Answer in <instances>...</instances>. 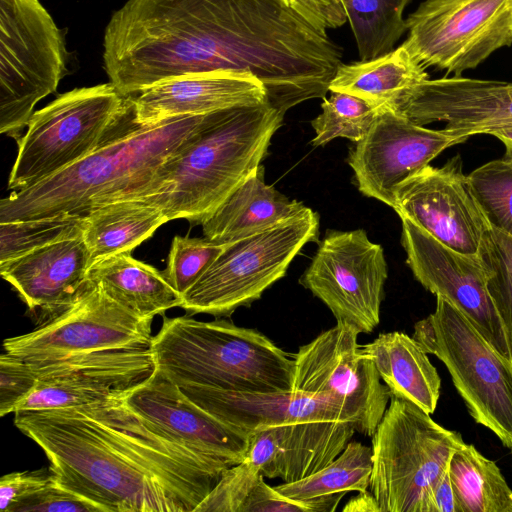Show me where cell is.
Returning <instances> with one entry per match:
<instances>
[{
  "label": "cell",
  "mask_w": 512,
  "mask_h": 512,
  "mask_svg": "<svg viewBox=\"0 0 512 512\" xmlns=\"http://www.w3.org/2000/svg\"><path fill=\"white\" fill-rule=\"evenodd\" d=\"M104 68L123 95L212 71L250 72L285 113L324 98L342 49L282 0H127L104 33Z\"/></svg>",
  "instance_id": "1"
},
{
  "label": "cell",
  "mask_w": 512,
  "mask_h": 512,
  "mask_svg": "<svg viewBox=\"0 0 512 512\" xmlns=\"http://www.w3.org/2000/svg\"><path fill=\"white\" fill-rule=\"evenodd\" d=\"M61 486L102 512H194L230 467L146 423L120 394L76 407L14 413Z\"/></svg>",
  "instance_id": "2"
},
{
  "label": "cell",
  "mask_w": 512,
  "mask_h": 512,
  "mask_svg": "<svg viewBox=\"0 0 512 512\" xmlns=\"http://www.w3.org/2000/svg\"><path fill=\"white\" fill-rule=\"evenodd\" d=\"M206 115L146 125L29 188L14 190L0 201V223L62 214L86 216L101 205L156 194L164 164Z\"/></svg>",
  "instance_id": "3"
},
{
  "label": "cell",
  "mask_w": 512,
  "mask_h": 512,
  "mask_svg": "<svg viewBox=\"0 0 512 512\" xmlns=\"http://www.w3.org/2000/svg\"><path fill=\"white\" fill-rule=\"evenodd\" d=\"M284 115L267 102L208 113L164 164L158 192L146 197L170 220L201 225L260 166Z\"/></svg>",
  "instance_id": "4"
},
{
  "label": "cell",
  "mask_w": 512,
  "mask_h": 512,
  "mask_svg": "<svg viewBox=\"0 0 512 512\" xmlns=\"http://www.w3.org/2000/svg\"><path fill=\"white\" fill-rule=\"evenodd\" d=\"M156 369L178 386L236 392L292 391L293 359L256 329L190 314L163 318L153 336Z\"/></svg>",
  "instance_id": "5"
},
{
  "label": "cell",
  "mask_w": 512,
  "mask_h": 512,
  "mask_svg": "<svg viewBox=\"0 0 512 512\" xmlns=\"http://www.w3.org/2000/svg\"><path fill=\"white\" fill-rule=\"evenodd\" d=\"M143 127L132 96L111 82L63 93L33 113L17 141L8 187L29 188Z\"/></svg>",
  "instance_id": "6"
},
{
  "label": "cell",
  "mask_w": 512,
  "mask_h": 512,
  "mask_svg": "<svg viewBox=\"0 0 512 512\" xmlns=\"http://www.w3.org/2000/svg\"><path fill=\"white\" fill-rule=\"evenodd\" d=\"M436 299L435 311L415 323L412 337L444 363L475 422L512 452V359L450 301Z\"/></svg>",
  "instance_id": "7"
},
{
  "label": "cell",
  "mask_w": 512,
  "mask_h": 512,
  "mask_svg": "<svg viewBox=\"0 0 512 512\" xmlns=\"http://www.w3.org/2000/svg\"><path fill=\"white\" fill-rule=\"evenodd\" d=\"M465 444L414 403L391 396L372 436L369 490L381 512H421L429 487Z\"/></svg>",
  "instance_id": "8"
},
{
  "label": "cell",
  "mask_w": 512,
  "mask_h": 512,
  "mask_svg": "<svg viewBox=\"0 0 512 512\" xmlns=\"http://www.w3.org/2000/svg\"><path fill=\"white\" fill-rule=\"evenodd\" d=\"M68 59L64 33L39 0H0V133L20 140Z\"/></svg>",
  "instance_id": "9"
},
{
  "label": "cell",
  "mask_w": 512,
  "mask_h": 512,
  "mask_svg": "<svg viewBox=\"0 0 512 512\" xmlns=\"http://www.w3.org/2000/svg\"><path fill=\"white\" fill-rule=\"evenodd\" d=\"M319 215L306 207L270 229L226 244L225 248L182 295L188 314L229 317L248 307L282 278L301 249L318 242Z\"/></svg>",
  "instance_id": "10"
},
{
  "label": "cell",
  "mask_w": 512,
  "mask_h": 512,
  "mask_svg": "<svg viewBox=\"0 0 512 512\" xmlns=\"http://www.w3.org/2000/svg\"><path fill=\"white\" fill-rule=\"evenodd\" d=\"M359 333L336 324L292 354V391L338 406L357 433L372 437L391 399Z\"/></svg>",
  "instance_id": "11"
},
{
  "label": "cell",
  "mask_w": 512,
  "mask_h": 512,
  "mask_svg": "<svg viewBox=\"0 0 512 512\" xmlns=\"http://www.w3.org/2000/svg\"><path fill=\"white\" fill-rule=\"evenodd\" d=\"M406 25L404 43L425 68L461 76L512 45V0H425Z\"/></svg>",
  "instance_id": "12"
},
{
  "label": "cell",
  "mask_w": 512,
  "mask_h": 512,
  "mask_svg": "<svg viewBox=\"0 0 512 512\" xmlns=\"http://www.w3.org/2000/svg\"><path fill=\"white\" fill-rule=\"evenodd\" d=\"M387 277L383 248L365 230H328L299 282L329 308L337 324L360 334L380 323Z\"/></svg>",
  "instance_id": "13"
},
{
  "label": "cell",
  "mask_w": 512,
  "mask_h": 512,
  "mask_svg": "<svg viewBox=\"0 0 512 512\" xmlns=\"http://www.w3.org/2000/svg\"><path fill=\"white\" fill-rule=\"evenodd\" d=\"M152 318H142L88 281L78 298L31 332L6 338L3 351L29 363L86 352L150 346Z\"/></svg>",
  "instance_id": "14"
},
{
  "label": "cell",
  "mask_w": 512,
  "mask_h": 512,
  "mask_svg": "<svg viewBox=\"0 0 512 512\" xmlns=\"http://www.w3.org/2000/svg\"><path fill=\"white\" fill-rule=\"evenodd\" d=\"M29 364L38 382L15 412L100 401L140 384L156 369L150 346L86 352Z\"/></svg>",
  "instance_id": "15"
},
{
  "label": "cell",
  "mask_w": 512,
  "mask_h": 512,
  "mask_svg": "<svg viewBox=\"0 0 512 512\" xmlns=\"http://www.w3.org/2000/svg\"><path fill=\"white\" fill-rule=\"evenodd\" d=\"M442 130L419 125L394 109L383 107L376 120L349 152L359 191L394 207V191L427 166L443 150L465 142Z\"/></svg>",
  "instance_id": "16"
},
{
  "label": "cell",
  "mask_w": 512,
  "mask_h": 512,
  "mask_svg": "<svg viewBox=\"0 0 512 512\" xmlns=\"http://www.w3.org/2000/svg\"><path fill=\"white\" fill-rule=\"evenodd\" d=\"M393 209L447 247L469 256H478L489 228L459 155L439 168L428 164L400 183Z\"/></svg>",
  "instance_id": "17"
},
{
  "label": "cell",
  "mask_w": 512,
  "mask_h": 512,
  "mask_svg": "<svg viewBox=\"0 0 512 512\" xmlns=\"http://www.w3.org/2000/svg\"><path fill=\"white\" fill-rule=\"evenodd\" d=\"M402 221L401 244L415 279L428 291L450 301L504 356L512 359L508 338L487 289L478 256L452 250L409 219Z\"/></svg>",
  "instance_id": "18"
},
{
  "label": "cell",
  "mask_w": 512,
  "mask_h": 512,
  "mask_svg": "<svg viewBox=\"0 0 512 512\" xmlns=\"http://www.w3.org/2000/svg\"><path fill=\"white\" fill-rule=\"evenodd\" d=\"M120 396L151 427L193 452L228 466L244 460L250 433L206 411L157 369Z\"/></svg>",
  "instance_id": "19"
},
{
  "label": "cell",
  "mask_w": 512,
  "mask_h": 512,
  "mask_svg": "<svg viewBox=\"0 0 512 512\" xmlns=\"http://www.w3.org/2000/svg\"><path fill=\"white\" fill-rule=\"evenodd\" d=\"M398 111L422 126L444 122L445 131L468 139L512 123V82L428 79L405 96Z\"/></svg>",
  "instance_id": "20"
},
{
  "label": "cell",
  "mask_w": 512,
  "mask_h": 512,
  "mask_svg": "<svg viewBox=\"0 0 512 512\" xmlns=\"http://www.w3.org/2000/svg\"><path fill=\"white\" fill-rule=\"evenodd\" d=\"M90 266L88 247L79 236L0 263V274L43 322L78 298L88 284Z\"/></svg>",
  "instance_id": "21"
},
{
  "label": "cell",
  "mask_w": 512,
  "mask_h": 512,
  "mask_svg": "<svg viewBox=\"0 0 512 512\" xmlns=\"http://www.w3.org/2000/svg\"><path fill=\"white\" fill-rule=\"evenodd\" d=\"M142 126L236 106L266 102L262 82L250 72L212 71L172 78L132 96Z\"/></svg>",
  "instance_id": "22"
},
{
  "label": "cell",
  "mask_w": 512,
  "mask_h": 512,
  "mask_svg": "<svg viewBox=\"0 0 512 512\" xmlns=\"http://www.w3.org/2000/svg\"><path fill=\"white\" fill-rule=\"evenodd\" d=\"M356 432L346 421H313L263 427L250 433L245 460L267 478L298 481L333 461Z\"/></svg>",
  "instance_id": "23"
},
{
  "label": "cell",
  "mask_w": 512,
  "mask_h": 512,
  "mask_svg": "<svg viewBox=\"0 0 512 512\" xmlns=\"http://www.w3.org/2000/svg\"><path fill=\"white\" fill-rule=\"evenodd\" d=\"M179 387L206 411L247 433L263 427L288 423L350 422L335 404L300 392L252 393L199 385Z\"/></svg>",
  "instance_id": "24"
},
{
  "label": "cell",
  "mask_w": 512,
  "mask_h": 512,
  "mask_svg": "<svg viewBox=\"0 0 512 512\" xmlns=\"http://www.w3.org/2000/svg\"><path fill=\"white\" fill-rule=\"evenodd\" d=\"M306 209L264 182L260 166L247 177L201 225L203 235L228 244L270 229Z\"/></svg>",
  "instance_id": "25"
},
{
  "label": "cell",
  "mask_w": 512,
  "mask_h": 512,
  "mask_svg": "<svg viewBox=\"0 0 512 512\" xmlns=\"http://www.w3.org/2000/svg\"><path fill=\"white\" fill-rule=\"evenodd\" d=\"M368 354L391 396L410 401L433 414L440 397L441 379L427 353L406 333H380L361 346Z\"/></svg>",
  "instance_id": "26"
},
{
  "label": "cell",
  "mask_w": 512,
  "mask_h": 512,
  "mask_svg": "<svg viewBox=\"0 0 512 512\" xmlns=\"http://www.w3.org/2000/svg\"><path fill=\"white\" fill-rule=\"evenodd\" d=\"M428 79L426 68L403 42L383 56L341 63L329 91L351 94L375 106L397 111L405 96Z\"/></svg>",
  "instance_id": "27"
},
{
  "label": "cell",
  "mask_w": 512,
  "mask_h": 512,
  "mask_svg": "<svg viewBox=\"0 0 512 512\" xmlns=\"http://www.w3.org/2000/svg\"><path fill=\"white\" fill-rule=\"evenodd\" d=\"M88 281L142 318L154 319L182 304V295L168 282L163 271L136 260L130 253H119L93 263Z\"/></svg>",
  "instance_id": "28"
},
{
  "label": "cell",
  "mask_w": 512,
  "mask_h": 512,
  "mask_svg": "<svg viewBox=\"0 0 512 512\" xmlns=\"http://www.w3.org/2000/svg\"><path fill=\"white\" fill-rule=\"evenodd\" d=\"M169 219L156 205L140 199L101 205L86 215L83 238L91 265L119 253H130Z\"/></svg>",
  "instance_id": "29"
},
{
  "label": "cell",
  "mask_w": 512,
  "mask_h": 512,
  "mask_svg": "<svg viewBox=\"0 0 512 512\" xmlns=\"http://www.w3.org/2000/svg\"><path fill=\"white\" fill-rule=\"evenodd\" d=\"M448 473L457 512H512V489L497 464L473 444L452 454Z\"/></svg>",
  "instance_id": "30"
},
{
  "label": "cell",
  "mask_w": 512,
  "mask_h": 512,
  "mask_svg": "<svg viewBox=\"0 0 512 512\" xmlns=\"http://www.w3.org/2000/svg\"><path fill=\"white\" fill-rule=\"evenodd\" d=\"M372 472V448L350 441L328 465L298 481L275 488L288 498L300 501L339 492L369 489Z\"/></svg>",
  "instance_id": "31"
},
{
  "label": "cell",
  "mask_w": 512,
  "mask_h": 512,
  "mask_svg": "<svg viewBox=\"0 0 512 512\" xmlns=\"http://www.w3.org/2000/svg\"><path fill=\"white\" fill-rule=\"evenodd\" d=\"M360 60L383 56L407 31L403 12L411 0H341Z\"/></svg>",
  "instance_id": "32"
},
{
  "label": "cell",
  "mask_w": 512,
  "mask_h": 512,
  "mask_svg": "<svg viewBox=\"0 0 512 512\" xmlns=\"http://www.w3.org/2000/svg\"><path fill=\"white\" fill-rule=\"evenodd\" d=\"M86 216L52 217L0 223V263L64 239L83 236Z\"/></svg>",
  "instance_id": "33"
},
{
  "label": "cell",
  "mask_w": 512,
  "mask_h": 512,
  "mask_svg": "<svg viewBox=\"0 0 512 512\" xmlns=\"http://www.w3.org/2000/svg\"><path fill=\"white\" fill-rule=\"evenodd\" d=\"M330 92L329 98H323L321 114L311 121L315 131L311 141L314 147L325 145L337 137L359 141L383 108L351 94Z\"/></svg>",
  "instance_id": "34"
},
{
  "label": "cell",
  "mask_w": 512,
  "mask_h": 512,
  "mask_svg": "<svg viewBox=\"0 0 512 512\" xmlns=\"http://www.w3.org/2000/svg\"><path fill=\"white\" fill-rule=\"evenodd\" d=\"M467 180L489 226L512 237V161H489L469 173Z\"/></svg>",
  "instance_id": "35"
},
{
  "label": "cell",
  "mask_w": 512,
  "mask_h": 512,
  "mask_svg": "<svg viewBox=\"0 0 512 512\" xmlns=\"http://www.w3.org/2000/svg\"><path fill=\"white\" fill-rule=\"evenodd\" d=\"M478 257L487 278V289L504 326L512 356V237L489 226Z\"/></svg>",
  "instance_id": "36"
},
{
  "label": "cell",
  "mask_w": 512,
  "mask_h": 512,
  "mask_svg": "<svg viewBox=\"0 0 512 512\" xmlns=\"http://www.w3.org/2000/svg\"><path fill=\"white\" fill-rule=\"evenodd\" d=\"M225 246L226 244H216L205 237L175 236L163 273L173 288L183 295L209 268Z\"/></svg>",
  "instance_id": "37"
},
{
  "label": "cell",
  "mask_w": 512,
  "mask_h": 512,
  "mask_svg": "<svg viewBox=\"0 0 512 512\" xmlns=\"http://www.w3.org/2000/svg\"><path fill=\"white\" fill-rule=\"evenodd\" d=\"M261 477L260 468L245 459L226 468L194 512H240Z\"/></svg>",
  "instance_id": "38"
},
{
  "label": "cell",
  "mask_w": 512,
  "mask_h": 512,
  "mask_svg": "<svg viewBox=\"0 0 512 512\" xmlns=\"http://www.w3.org/2000/svg\"><path fill=\"white\" fill-rule=\"evenodd\" d=\"M345 494L339 492L306 501L294 500L268 485L261 477L240 512H332Z\"/></svg>",
  "instance_id": "39"
},
{
  "label": "cell",
  "mask_w": 512,
  "mask_h": 512,
  "mask_svg": "<svg viewBox=\"0 0 512 512\" xmlns=\"http://www.w3.org/2000/svg\"><path fill=\"white\" fill-rule=\"evenodd\" d=\"M37 382L28 362L3 351L0 355V416L14 413Z\"/></svg>",
  "instance_id": "40"
},
{
  "label": "cell",
  "mask_w": 512,
  "mask_h": 512,
  "mask_svg": "<svg viewBox=\"0 0 512 512\" xmlns=\"http://www.w3.org/2000/svg\"><path fill=\"white\" fill-rule=\"evenodd\" d=\"M11 512H102L92 502L58 484L48 483L17 503Z\"/></svg>",
  "instance_id": "41"
},
{
  "label": "cell",
  "mask_w": 512,
  "mask_h": 512,
  "mask_svg": "<svg viewBox=\"0 0 512 512\" xmlns=\"http://www.w3.org/2000/svg\"><path fill=\"white\" fill-rule=\"evenodd\" d=\"M285 5L300 15L317 30L343 26L347 15L341 0H282Z\"/></svg>",
  "instance_id": "42"
},
{
  "label": "cell",
  "mask_w": 512,
  "mask_h": 512,
  "mask_svg": "<svg viewBox=\"0 0 512 512\" xmlns=\"http://www.w3.org/2000/svg\"><path fill=\"white\" fill-rule=\"evenodd\" d=\"M51 477L50 471L43 469L3 475L0 479V510L11 512L17 503L48 483Z\"/></svg>",
  "instance_id": "43"
},
{
  "label": "cell",
  "mask_w": 512,
  "mask_h": 512,
  "mask_svg": "<svg viewBox=\"0 0 512 512\" xmlns=\"http://www.w3.org/2000/svg\"><path fill=\"white\" fill-rule=\"evenodd\" d=\"M421 512H457L448 470L427 490Z\"/></svg>",
  "instance_id": "44"
},
{
  "label": "cell",
  "mask_w": 512,
  "mask_h": 512,
  "mask_svg": "<svg viewBox=\"0 0 512 512\" xmlns=\"http://www.w3.org/2000/svg\"><path fill=\"white\" fill-rule=\"evenodd\" d=\"M344 512H381L378 502L372 492L367 489L358 491L342 508Z\"/></svg>",
  "instance_id": "45"
},
{
  "label": "cell",
  "mask_w": 512,
  "mask_h": 512,
  "mask_svg": "<svg viewBox=\"0 0 512 512\" xmlns=\"http://www.w3.org/2000/svg\"><path fill=\"white\" fill-rule=\"evenodd\" d=\"M485 134L492 135L499 139L505 146L503 158L512 161V123L492 128Z\"/></svg>",
  "instance_id": "46"
}]
</instances>
